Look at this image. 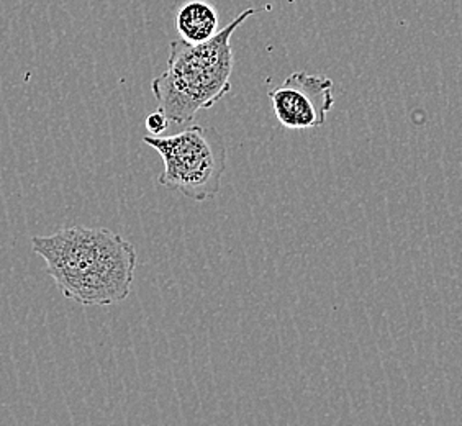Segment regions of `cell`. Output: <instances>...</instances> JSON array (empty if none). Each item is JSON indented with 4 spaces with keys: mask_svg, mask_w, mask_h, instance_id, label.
<instances>
[{
    "mask_svg": "<svg viewBox=\"0 0 462 426\" xmlns=\"http://www.w3.org/2000/svg\"><path fill=\"white\" fill-rule=\"evenodd\" d=\"M170 120H168V116H164L162 112L160 110H156V112H152L146 118V130H148V134H152V136H161V134H164L168 128H170Z\"/></svg>",
    "mask_w": 462,
    "mask_h": 426,
    "instance_id": "6",
    "label": "cell"
},
{
    "mask_svg": "<svg viewBox=\"0 0 462 426\" xmlns=\"http://www.w3.org/2000/svg\"><path fill=\"white\" fill-rule=\"evenodd\" d=\"M176 28L187 43H202L218 30V12L205 0H189L176 15Z\"/></svg>",
    "mask_w": 462,
    "mask_h": 426,
    "instance_id": "5",
    "label": "cell"
},
{
    "mask_svg": "<svg viewBox=\"0 0 462 426\" xmlns=\"http://www.w3.org/2000/svg\"><path fill=\"white\" fill-rule=\"evenodd\" d=\"M143 142L162 158L161 186L194 202L214 199L226 171V144L212 126L189 125L171 136L146 134Z\"/></svg>",
    "mask_w": 462,
    "mask_h": 426,
    "instance_id": "3",
    "label": "cell"
},
{
    "mask_svg": "<svg viewBox=\"0 0 462 426\" xmlns=\"http://www.w3.org/2000/svg\"><path fill=\"white\" fill-rule=\"evenodd\" d=\"M32 248L62 295L84 307H108L132 293L136 249L108 228L71 227L33 236Z\"/></svg>",
    "mask_w": 462,
    "mask_h": 426,
    "instance_id": "1",
    "label": "cell"
},
{
    "mask_svg": "<svg viewBox=\"0 0 462 426\" xmlns=\"http://www.w3.org/2000/svg\"><path fill=\"white\" fill-rule=\"evenodd\" d=\"M259 9L245 10L226 27L202 43L182 38L171 43L168 68L152 82L158 110L171 124L190 125L197 114L208 110L231 90V36Z\"/></svg>",
    "mask_w": 462,
    "mask_h": 426,
    "instance_id": "2",
    "label": "cell"
},
{
    "mask_svg": "<svg viewBox=\"0 0 462 426\" xmlns=\"http://www.w3.org/2000/svg\"><path fill=\"white\" fill-rule=\"evenodd\" d=\"M267 96L279 124L289 130L319 128L335 106L333 80L305 71L292 72Z\"/></svg>",
    "mask_w": 462,
    "mask_h": 426,
    "instance_id": "4",
    "label": "cell"
}]
</instances>
